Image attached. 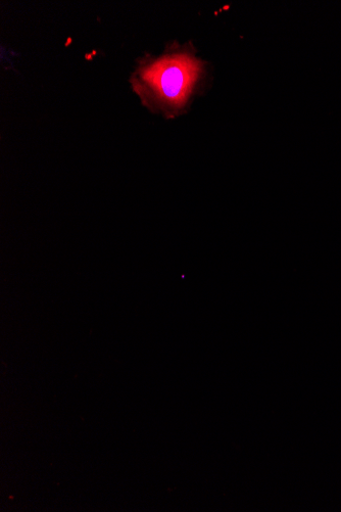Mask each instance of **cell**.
I'll list each match as a JSON object with an SVG mask.
<instances>
[{
  "instance_id": "6da1fadb",
  "label": "cell",
  "mask_w": 341,
  "mask_h": 512,
  "mask_svg": "<svg viewBox=\"0 0 341 512\" xmlns=\"http://www.w3.org/2000/svg\"><path fill=\"white\" fill-rule=\"evenodd\" d=\"M205 76V64L191 48L174 46L160 57L141 62L131 82L146 107L173 118L185 112Z\"/></svg>"
}]
</instances>
